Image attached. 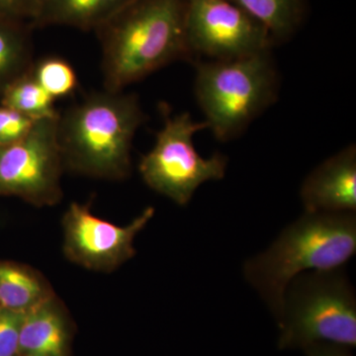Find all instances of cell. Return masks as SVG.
<instances>
[{"label":"cell","mask_w":356,"mask_h":356,"mask_svg":"<svg viewBox=\"0 0 356 356\" xmlns=\"http://www.w3.org/2000/svg\"><path fill=\"white\" fill-rule=\"evenodd\" d=\"M32 74L55 100L74 95L79 88V79L74 67L58 56H49L35 60Z\"/></svg>","instance_id":"cell-17"},{"label":"cell","mask_w":356,"mask_h":356,"mask_svg":"<svg viewBox=\"0 0 356 356\" xmlns=\"http://www.w3.org/2000/svg\"><path fill=\"white\" fill-rule=\"evenodd\" d=\"M44 0H0V15L31 23Z\"/></svg>","instance_id":"cell-20"},{"label":"cell","mask_w":356,"mask_h":356,"mask_svg":"<svg viewBox=\"0 0 356 356\" xmlns=\"http://www.w3.org/2000/svg\"><path fill=\"white\" fill-rule=\"evenodd\" d=\"M194 92L217 140L238 137L278 97L280 76L271 51L228 60H198Z\"/></svg>","instance_id":"cell-4"},{"label":"cell","mask_w":356,"mask_h":356,"mask_svg":"<svg viewBox=\"0 0 356 356\" xmlns=\"http://www.w3.org/2000/svg\"><path fill=\"white\" fill-rule=\"evenodd\" d=\"M276 322L281 350L315 343L355 348L356 295L343 267L296 276L285 290Z\"/></svg>","instance_id":"cell-5"},{"label":"cell","mask_w":356,"mask_h":356,"mask_svg":"<svg viewBox=\"0 0 356 356\" xmlns=\"http://www.w3.org/2000/svg\"><path fill=\"white\" fill-rule=\"evenodd\" d=\"M74 323L64 302L54 295L23 315L20 356H72Z\"/></svg>","instance_id":"cell-11"},{"label":"cell","mask_w":356,"mask_h":356,"mask_svg":"<svg viewBox=\"0 0 356 356\" xmlns=\"http://www.w3.org/2000/svg\"><path fill=\"white\" fill-rule=\"evenodd\" d=\"M305 212H356V147H344L317 166L302 184Z\"/></svg>","instance_id":"cell-10"},{"label":"cell","mask_w":356,"mask_h":356,"mask_svg":"<svg viewBox=\"0 0 356 356\" xmlns=\"http://www.w3.org/2000/svg\"><path fill=\"white\" fill-rule=\"evenodd\" d=\"M186 44L192 64L248 57L276 46L261 23L228 0H188Z\"/></svg>","instance_id":"cell-8"},{"label":"cell","mask_w":356,"mask_h":356,"mask_svg":"<svg viewBox=\"0 0 356 356\" xmlns=\"http://www.w3.org/2000/svg\"><path fill=\"white\" fill-rule=\"evenodd\" d=\"M302 350L306 356H353V348L331 343H311Z\"/></svg>","instance_id":"cell-21"},{"label":"cell","mask_w":356,"mask_h":356,"mask_svg":"<svg viewBox=\"0 0 356 356\" xmlns=\"http://www.w3.org/2000/svg\"><path fill=\"white\" fill-rule=\"evenodd\" d=\"M268 31L274 43L288 41L305 19L307 0H228Z\"/></svg>","instance_id":"cell-15"},{"label":"cell","mask_w":356,"mask_h":356,"mask_svg":"<svg viewBox=\"0 0 356 356\" xmlns=\"http://www.w3.org/2000/svg\"><path fill=\"white\" fill-rule=\"evenodd\" d=\"M29 117L0 104V147L10 146L25 137L35 124Z\"/></svg>","instance_id":"cell-18"},{"label":"cell","mask_w":356,"mask_h":356,"mask_svg":"<svg viewBox=\"0 0 356 356\" xmlns=\"http://www.w3.org/2000/svg\"><path fill=\"white\" fill-rule=\"evenodd\" d=\"M56 295L37 269L10 261H0V309L25 314Z\"/></svg>","instance_id":"cell-13"},{"label":"cell","mask_w":356,"mask_h":356,"mask_svg":"<svg viewBox=\"0 0 356 356\" xmlns=\"http://www.w3.org/2000/svg\"><path fill=\"white\" fill-rule=\"evenodd\" d=\"M188 0H134L95 30L102 48L103 88L127 86L166 65L189 62Z\"/></svg>","instance_id":"cell-1"},{"label":"cell","mask_w":356,"mask_h":356,"mask_svg":"<svg viewBox=\"0 0 356 356\" xmlns=\"http://www.w3.org/2000/svg\"><path fill=\"white\" fill-rule=\"evenodd\" d=\"M161 110L163 126L153 149L140 159V177L152 191L185 206L201 184L224 178L228 158L216 153L205 159L196 151L193 137L207 129L205 122L194 121L187 112L172 115L165 105Z\"/></svg>","instance_id":"cell-6"},{"label":"cell","mask_w":356,"mask_h":356,"mask_svg":"<svg viewBox=\"0 0 356 356\" xmlns=\"http://www.w3.org/2000/svg\"><path fill=\"white\" fill-rule=\"evenodd\" d=\"M58 115L35 122L23 139L0 147V196H14L40 208L62 201L65 168Z\"/></svg>","instance_id":"cell-7"},{"label":"cell","mask_w":356,"mask_h":356,"mask_svg":"<svg viewBox=\"0 0 356 356\" xmlns=\"http://www.w3.org/2000/svg\"><path fill=\"white\" fill-rule=\"evenodd\" d=\"M134 0H44L31 23L37 28L64 26L81 31H95L105 21Z\"/></svg>","instance_id":"cell-12"},{"label":"cell","mask_w":356,"mask_h":356,"mask_svg":"<svg viewBox=\"0 0 356 356\" xmlns=\"http://www.w3.org/2000/svg\"><path fill=\"white\" fill-rule=\"evenodd\" d=\"M146 118L135 93L106 88L88 93L58 115L65 170L98 179H125L132 172L134 138Z\"/></svg>","instance_id":"cell-2"},{"label":"cell","mask_w":356,"mask_h":356,"mask_svg":"<svg viewBox=\"0 0 356 356\" xmlns=\"http://www.w3.org/2000/svg\"><path fill=\"white\" fill-rule=\"evenodd\" d=\"M34 28L25 21L0 15V95L34 65Z\"/></svg>","instance_id":"cell-14"},{"label":"cell","mask_w":356,"mask_h":356,"mask_svg":"<svg viewBox=\"0 0 356 356\" xmlns=\"http://www.w3.org/2000/svg\"><path fill=\"white\" fill-rule=\"evenodd\" d=\"M147 207L126 226L96 216L90 204L72 202L63 216V250L67 261L96 273L116 270L137 254L134 242L154 216Z\"/></svg>","instance_id":"cell-9"},{"label":"cell","mask_w":356,"mask_h":356,"mask_svg":"<svg viewBox=\"0 0 356 356\" xmlns=\"http://www.w3.org/2000/svg\"><path fill=\"white\" fill-rule=\"evenodd\" d=\"M23 315L0 309V356H20L19 329Z\"/></svg>","instance_id":"cell-19"},{"label":"cell","mask_w":356,"mask_h":356,"mask_svg":"<svg viewBox=\"0 0 356 356\" xmlns=\"http://www.w3.org/2000/svg\"><path fill=\"white\" fill-rule=\"evenodd\" d=\"M355 252V213L305 212L245 262L243 275L277 320L285 290L296 276L341 268Z\"/></svg>","instance_id":"cell-3"},{"label":"cell","mask_w":356,"mask_h":356,"mask_svg":"<svg viewBox=\"0 0 356 356\" xmlns=\"http://www.w3.org/2000/svg\"><path fill=\"white\" fill-rule=\"evenodd\" d=\"M56 100L36 81L31 72L9 84L0 95V104L34 121L58 116Z\"/></svg>","instance_id":"cell-16"}]
</instances>
